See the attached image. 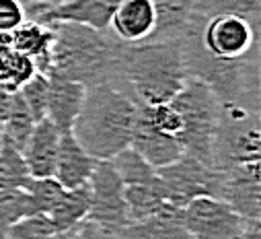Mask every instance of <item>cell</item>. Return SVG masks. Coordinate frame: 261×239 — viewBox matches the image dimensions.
Segmentation results:
<instances>
[{
  "instance_id": "1",
  "label": "cell",
  "mask_w": 261,
  "mask_h": 239,
  "mask_svg": "<svg viewBox=\"0 0 261 239\" xmlns=\"http://www.w3.org/2000/svg\"><path fill=\"white\" fill-rule=\"evenodd\" d=\"M140 103L117 83L87 87L72 136L97 161H111L132 145Z\"/></svg>"
},
{
  "instance_id": "2",
  "label": "cell",
  "mask_w": 261,
  "mask_h": 239,
  "mask_svg": "<svg viewBox=\"0 0 261 239\" xmlns=\"http://www.w3.org/2000/svg\"><path fill=\"white\" fill-rule=\"evenodd\" d=\"M54 45L47 75L79 81L85 87L117 83L125 43L107 31H97L76 23H54ZM45 75V77H47Z\"/></svg>"
},
{
  "instance_id": "3",
  "label": "cell",
  "mask_w": 261,
  "mask_h": 239,
  "mask_svg": "<svg viewBox=\"0 0 261 239\" xmlns=\"http://www.w3.org/2000/svg\"><path fill=\"white\" fill-rule=\"evenodd\" d=\"M187 66L179 41L125 43L119 85L142 105L169 103L187 81Z\"/></svg>"
},
{
  "instance_id": "4",
  "label": "cell",
  "mask_w": 261,
  "mask_h": 239,
  "mask_svg": "<svg viewBox=\"0 0 261 239\" xmlns=\"http://www.w3.org/2000/svg\"><path fill=\"white\" fill-rule=\"evenodd\" d=\"M181 117L179 140L185 155L212 167V145L220 117L218 95L200 79L187 77L181 91L169 101Z\"/></svg>"
},
{
  "instance_id": "5",
  "label": "cell",
  "mask_w": 261,
  "mask_h": 239,
  "mask_svg": "<svg viewBox=\"0 0 261 239\" xmlns=\"http://www.w3.org/2000/svg\"><path fill=\"white\" fill-rule=\"evenodd\" d=\"M259 155V109L220 101V117L212 145V167L228 169L232 165L257 163Z\"/></svg>"
},
{
  "instance_id": "6",
  "label": "cell",
  "mask_w": 261,
  "mask_h": 239,
  "mask_svg": "<svg viewBox=\"0 0 261 239\" xmlns=\"http://www.w3.org/2000/svg\"><path fill=\"white\" fill-rule=\"evenodd\" d=\"M181 219L193 239H259V223H247L220 198H193Z\"/></svg>"
},
{
  "instance_id": "7",
  "label": "cell",
  "mask_w": 261,
  "mask_h": 239,
  "mask_svg": "<svg viewBox=\"0 0 261 239\" xmlns=\"http://www.w3.org/2000/svg\"><path fill=\"white\" fill-rule=\"evenodd\" d=\"M91 208L89 221H93L107 237L115 239L129 225L127 204L123 196V182L109 161H97V167L89 179Z\"/></svg>"
},
{
  "instance_id": "8",
  "label": "cell",
  "mask_w": 261,
  "mask_h": 239,
  "mask_svg": "<svg viewBox=\"0 0 261 239\" xmlns=\"http://www.w3.org/2000/svg\"><path fill=\"white\" fill-rule=\"evenodd\" d=\"M156 171L167 188L169 202L175 204L177 208H183L193 198H202V196L220 198L224 171L214 169L198 161L195 157L183 155L175 163L163 169H156Z\"/></svg>"
},
{
  "instance_id": "9",
  "label": "cell",
  "mask_w": 261,
  "mask_h": 239,
  "mask_svg": "<svg viewBox=\"0 0 261 239\" xmlns=\"http://www.w3.org/2000/svg\"><path fill=\"white\" fill-rule=\"evenodd\" d=\"M123 0H64L56 7L25 5L27 19L54 25V23H76L97 31H107L115 9Z\"/></svg>"
},
{
  "instance_id": "10",
  "label": "cell",
  "mask_w": 261,
  "mask_h": 239,
  "mask_svg": "<svg viewBox=\"0 0 261 239\" xmlns=\"http://www.w3.org/2000/svg\"><path fill=\"white\" fill-rule=\"evenodd\" d=\"M224 171L220 200H224L247 223H259L261 217V165L243 163Z\"/></svg>"
},
{
  "instance_id": "11",
  "label": "cell",
  "mask_w": 261,
  "mask_h": 239,
  "mask_svg": "<svg viewBox=\"0 0 261 239\" xmlns=\"http://www.w3.org/2000/svg\"><path fill=\"white\" fill-rule=\"evenodd\" d=\"M129 147L154 169H163L185 155L181 140L163 132L159 126H154L148 111H146V105H142V103L138 107V117H136L132 145Z\"/></svg>"
},
{
  "instance_id": "12",
  "label": "cell",
  "mask_w": 261,
  "mask_h": 239,
  "mask_svg": "<svg viewBox=\"0 0 261 239\" xmlns=\"http://www.w3.org/2000/svg\"><path fill=\"white\" fill-rule=\"evenodd\" d=\"M47 113L45 117L62 132H72V126L85 103L87 87L58 75H47Z\"/></svg>"
},
{
  "instance_id": "13",
  "label": "cell",
  "mask_w": 261,
  "mask_h": 239,
  "mask_svg": "<svg viewBox=\"0 0 261 239\" xmlns=\"http://www.w3.org/2000/svg\"><path fill=\"white\" fill-rule=\"evenodd\" d=\"M95 167H97V159L91 157L79 145L72 132L60 136L58 157L54 165V179L64 190H74V188L87 186Z\"/></svg>"
},
{
  "instance_id": "14",
  "label": "cell",
  "mask_w": 261,
  "mask_h": 239,
  "mask_svg": "<svg viewBox=\"0 0 261 239\" xmlns=\"http://www.w3.org/2000/svg\"><path fill=\"white\" fill-rule=\"evenodd\" d=\"M109 27L123 43H142L156 27V11L152 0H123L115 9Z\"/></svg>"
},
{
  "instance_id": "15",
  "label": "cell",
  "mask_w": 261,
  "mask_h": 239,
  "mask_svg": "<svg viewBox=\"0 0 261 239\" xmlns=\"http://www.w3.org/2000/svg\"><path fill=\"white\" fill-rule=\"evenodd\" d=\"M60 136H62V132L47 117H43L41 122L35 124L25 147L21 149L31 177H54V165H56V157H58Z\"/></svg>"
},
{
  "instance_id": "16",
  "label": "cell",
  "mask_w": 261,
  "mask_h": 239,
  "mask_svg": "<svg viewBox=\"0 0 261 239\" xmlns=\"http://www.w3.org/2000/svg\"><path fill=\"white\" fill-rule=\"evenodd\" d=\"M119 237L125 239H193L181 219V208L175 204H167L161 212L129 223Z\"/></svg>"
},
{
  "instance_id": "17",
  "label": "cell",
  "mask_w": 261,
  "mask_h": 239,
  "mask_svg": "<svg viewBox=\"0 0 261 239\" xmlns=\"http://www.w3.org/2000/svg\"><path fill=\"white\" fill-rule=\"evenodd\" d=\"M156 27L148 37L152 41H177L195 17L198 0H152Z\"/></svg>"
},
{
  "instance_id": "18",
  "label": "cell",
  "mask_w": 261,
  "mask_h": 239,
  "mask_svg": "<svg viewBox=\"0 0 261 239\" xmlns=\"http://www.w3.org/2000/svg\"><path fill=\"white\" fill-rule=\"evenodd\" d=\"M54 45V31L49 25H41L35 21H25L13 31V50L29 56L39 75H47L49 70V54Z\"/></svg>"
},
{
  "instance_id": "19",
  "label": "cell",
  "mask_w": 261,
  "mask_h": 239,
  "mask_svg": "<svg viewBox=\"0 0 261 239\" xmlns=\"http://www.w3.org/2000/svg\"><path fill=\"white\" fill-rule=\"evenodd\" d=\"M89 208H91V190L87 184V186L64 192V196L47 212V217L54 223L56 233H62V231H70L79 227L89 217Z\"/></svg>"
},
{
  "instance_id": "20",
  "label": "cell",
  "mask_w": 261,
  "mask_h": 239,
  "mask_svg": "<svg viewBox=\"0 0 261 239\" xmlns=\"http://www.w3.org/2000/svg\"><path fill=\"white\" fill-rule=\"evenodd\" d=\"M109 163L117 171L123 186H148L159 179V171L148 165L132 147L117 153Z\"/></svg>"
},
{
  "instance_id": "21",
  "label": "cell",
  "mask_w": 261,
  "mask_h": 239,
  "mask_svg": "<svg viewBox=\"0 0 261 239\" xmlns=\"http://www.w3.org/2000/svg\"><path fill=\"white\" fill-rule=\"evenodd\" d=\"M31 182V173L23 159V153L7 142L0 147V192L25 190Z\"/></svg>"
},
{
  "instance_id": "22",
  "label": "cell",
  "mask_w": 261,
  "mask_h": 239,
  "mask_svg": "<svg viewBox=\"0 0 261 239\" xmlns=\"http://www.w3.org/2000/svg\"><path fill=\"white\" fill-rule=\"evenodd\" d=\"M37 73L35 62L15 50L0 54V85L9 91H19Z\"/></svg>"
},
{
  "instance_id": "23",
  "label": "cell",
  "mask_w": 261,
  "mask_h": 239,
  "mask_svg": "<svg viewBox=\"0 0 261 239\" xmlns=\"http://www.w3.org/2000/svg\"><path fill=\"white\" fill-rule=\"evenodd\" d=\"M35 119L33 115L29 113V109L25 107L19 91H17V99H15V105H13V111L9 113V117L5 119V124L0 126V132H3V142L15 147V149H23L29 134L33 132L35 128Z\"/></svg>"
},
{
  "instance_id": "24",
  "label": "cell",
  "mask_w": 261,
  "mask_h": 239,
  "mask_svg": "<svg viewBox=\"0 0 261 239\" xmlns=\"http://www.w3.org/2000/svg\"><path fill=\"white\" fill-rule=\"evenodd\" d=\"M25 192L29 194L33 214H47L64 196V190L54 177H31Z\"/></svg>"
},
{
  "instance_id": "25",
  "label": "cell",
  "mask_w": 261,
  "mask_h": 239,
  "mask_svg": "<svg viewBox=\"0 0 261 239\" xmlns=\"http://www.w3.org/2000/svg\"><path fill=\"white\" fill-rule=\"evenodd\" d=\"M33 214V206L29 194L25 190H5L0 192V237L7 233V229Z\"/></svg>"
},
{
  "instance_id": "26",
  "label": "cell",
  "mask_w": 261,
  "mask_h": 239,
  "mask_svg": "<svg viewBox=\"0 0 261 239\" xmlns=\"http://www.w3.org/2000/svg\"><path fill=\"white\" fill-rule=\"evenodd\" d=\"M47 77L35 73L21 89L19 95L25 103V107L29 109V113L33 115L35 122H41L47 113Z\"/></svg>"
},
{
  "instance_id": "27",
  "label": "cell",
  "mask_w": 261,
  "mask_h": 239,
  "mask_svg": "<svg viewBox=\"0 0 261 239\" xmlns=\"http://www.w3.org/2000/svg\"><path fill=\"white\" fill-rule=\"evenodd\" d=\"M54 233L56 227L47 214H31L13 223L3 239H49Z\"/></svg>"
},
{
  "instance_id": "28",
  "label": "cell",
  "mask_w": 261,
  "mask_h": 239,
  "mask_svg": "<svg viewBox=\"0 0 261 239\" xmlns=\"http://www.w3.org/2000/svg\"><path fill=\"white\" fill-rule=\"evenodd\" d=\"M27 21L23 0H0V33H13Z\"/></svg>"
},
{
  "instance_id": "29",
  "label": "cell",
  "mask_w": 261,
  "mask_h": 239,
  "mask_svg": "<svg viewBox=\"0 0 261 239\" xmlns=\"http://www.w3.org/2000/svg\"><path fill=\"white\" fill-rule=\"evenodd\" d=\"M72 239H111V237H107L93 221H89V219H85L79 227H76V231H74V235H72Z\"/></svg>"
},
{
  "instance_id": "30",
  "label": "cell",
  "mask_w": 261,
  "mask_h": 239,
  "mask_svg": "<svg viewBox=\"0 0 261 239\" xmlns=\"http://www.w3.org/2000/svg\"><path fill=\"white\" fill-rule=\"evenodd\" d=\"M15 99H17V91H9V89H5L3 85H0V126L5 124V119L13 111Z\"/></svg>"
},
{
  "instance_id": "31",
  "label": "cell",
  "mask_w": 261,
  "mask_h": 239,
  "mask_svg": "<svg viewBox=\"0 0 261 239\" xmlns=\"http://www.w3.org/2000/svg\"><path fill=\"white\" fill-rule=\"evenodd\" d=\"M13 50V33H0V54Z\"/></svg>"
},
{
  "instance_id": "32",
  "label": "cell",
  "mask_w": 261,
  "mask_h": 239,
  "mask_svg": "<svg viewBox=\"0 0 261 239\" xmlns=\"http://www.w3.org/2000/svg\"><path fill=\"white\" fill-rule=\"evenodd\" d=\"M64 3V0H27V5H37V7H56Z\"/></svg>"
},
{
  "instance_id": "33",
  "label": "cell",
  "mask_w": 261,
  "mask_h": 239,
  "mask_svg": "<svg viewBox=\"0 0 261 239\" xmlns=\"http://www.w3.org/2000/svg\"><path fill=\"white\" fill-rule=\"evenodd\" d=\"M0 147H3V132H0Z\"/></svg>"
},
{
  "instance_id": "34",
  "label": "cell",
  "mask_w": 261,
  "mask_h": 239,
  "mask_svg": "<svg viewBox=\"0 0 261 239\" xmlns=\"http://www.w3.org/2000/svg\"><path fill=\"white\" fill-rule=\"evenodd\" d=\"M115 239H125V237H115Z\"/></svg>"
},
{
  "instance_id": "35",
  "label": "cell",
  "mask_w": 261,
  "mask_h": 239,
  "mask_svg": "<svg viewBox=\"0 0 261 239\" xmlns=\"http://www.w3.org/2000/svg\"><path fill=\"white\" fill-rule=\"evenodd\" d=\"M0 239H3V237H0Z\"/></svg>"
}]
</instances>
